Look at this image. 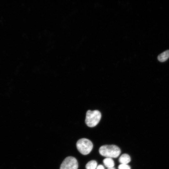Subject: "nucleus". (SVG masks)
I'll return each instance as SVG.
<instances>
[{"instance_id": "1", "label": "nucleus", "mask_w": 169, "mask_h": 169, "mask_svg": "<svg viewBox=\"0 0 169 169\" xmlns=\"http://www.w3.org/2000/svg\"><path fill=\"white\" fill-rule=\"evenodd\" d=\"M99 152L100 154L104 156L115 158L120 155L121 150L115 145H105L100 148Z\"/></svg>"}, {"instance_id": "2", "label": "nucleus", "mask_w": 169, "mask_h": 169, "mask_svg": "<svg viewBox=\"0 0 169 169\" xmlns=\"http://www.w3.org/2000/svg\"><path fill=\"white\" fill-rule=\"evenodd\" d=\"M101 118V114L97 110H88L86 113L85 123L89 127H92L97 125Z\"/></svg>"}, {"instance_id": "3", "label": "nucleus", "mask_w": 169, "mask_h": 169, "mask_svg": "<svg viewBox=\"0 0 169 169\" xmlns=\"http://www.w3.org/2000/svg\"><path fill=\"white\" fill-rule=\"evenodd\" d=\"M76 146L77 149L81 154L86 155L89 154L92 150L93 144L89 140L83 138L77 141Z\"/></svg>"}, {"instance_id": "4", "label": "nucleus", "mask_w": 169, "mask_h": 169, "mask_svg": "<svg viewBox=\"0 0 169 169\" xmlns=\"http://www.w3.org/2000/svg\"><path fill=\"white\" fill-rule=\"evenodd\" d=\"M78 162L76 159L72 156L66 157L63 160L60 167V169H77Z\"/></svg>"}, {"instance_id": "5", "label": "nucleus", "mask_w": 169, "mask_h": 169, "mask_svg": "<svg viewBox=\"0 0 169 169\" xmlns=\"http://www.w3.org/2000/svg\"><path fill=\"white\" fill-rule=\"evenodd\" d=\"M169 58V50H166L160 54L157 57L158 60L161 62L166 61Z\"/></svg>"}, {"instance_id": "6", "label": "nucleus", "mask_w": 169, "mask_h": 169, "mask_svg": "<svg viewBox=\"0 0 169 169\" xmlns=\"http://www.w3.org/2000/svg\"><path fill=\"white\" fill-rule=\"evenodd\" d=\"M130 156L127 154L122 155L119 159V161L121 164H127L131 161Z\"/></svg>"}, {"instance_id": "7", "label": "nucleus", "mask_w": 169, "mask_h": 169, "mask_svg": "<svg viewBox=\"0 0 169 169\" xmlns=\"http://www.w3.org/2000/svg\"><path fill=\"white\" fill-rule=\"evenodd\" d=\"M105 165L108 168L114 167L115 164L113 160L111 158L107 157L103 160Z\"/></svg>"}, {"instance_id": "8", "label": "nucleus", "mask_w": 169, "mask_h": 169, "mask_svg": "<svg viewBox=\"0 0 169 169\" xmlns=\"http://www.w3.org/2000/svg\"><path fill=\"white\" fill-rule=\"evenodd\" d=\"M97 166V162L95 160H91L88 162L85 166L86 169H95Z\"/></svg>"}, {"instance_id": "9", "label": "nucleus", "mask_w": 169, "mask_h": 169, "mask_svg": "<svg viewBox=\"0 0 169 169\" xmlns=\"http://www.w3.org/2000/svg\"><path fill=\"white\" fill-rule=\"evenodd\" d=\"M119 169H131L130 166L127 164H121L118 166Z\"/></svg>"}, {"instance_id": "10", "label": "nucleus", "mask_w": 169, "mask_h": 169, "mask_svg": "<svg viewBox=\"0 0 169 169\" xmlns=\"http://www.w3.org/2000/svg\"><path fill=\"white\" fill-rule=\"evenodd\" d=\"M96 169H105L104 167L102 165H99Z\"/></svg>"}, {"instance_id": "11", "label": "nucleus", "mask_w": 169, "mask_h": 169, "mask_svg": "<svg viewBox=\"0 0 169 169\" xmlns=\"http://www.w3.org/2000/svg\"><path fill=\"white\" fill-rule=\"evenodd\" d=\"M108 169H115V168L114 167H112L111 168H108Z\"/></svg>"}]
</instances>
